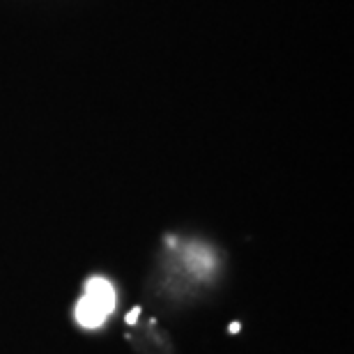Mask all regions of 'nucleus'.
<instances>
[{
  "label": "nucleus",
  "instance_id": "obj_1",
  "mask_svg": "<svg viewBox=\"0 0 354 354\" xmlns=\"http://www.w3.org/2000/svg\"><path fill=\"white\" fill-rule=\"evenodd\" d=\"M92 301L97 304L99 308L104 310L106 315L111 313L113 306H115V297H113V288H111V283L109 281H104V279H92L88 283V295Z\"/></svg>",
  "mask_w": 354,
  "mask_h": 354
},
{
  "label": "nucleus",
  "instance_id": "obj_2",
  "mask_svg": "<svg viewBox=\"0 0 354 354\" xmlns=\"http://www.w3.org/2000/svg\"><path fill=\"white\" fill-rule=\"evenodd\" d=\"M76 317H79V322L83 327H97V324H102L106 313L90 299V297H83L79 301V306H76Z\"/></svg>",
  "mask_w": 354,
  "mask_h": 354
},
{
  "label": "nucleus",
  "instance_id": "obj_3",
  "mask_svg": "<svg viewBox=\"0 0 354 354\" xmlns=\"http://www.w3.org/2000/svg\"><path fill=\"white\" fill-rule=\"evenodd\" d=\"M136 317H138V308H136V310H131V313H129V317H127V322H129V324H133V322H136Z\"/></svg>",
  "mask_w": 354,
  "mask_h": 354
}]
</instances>
